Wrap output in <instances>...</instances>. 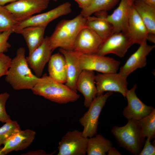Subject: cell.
<instances>
[{"mask_svg":"<svg viewBox=\"0 0 155 155\" xmlns=\"http://www.w3.org/2000/svg\"><path fill=\"white\" fill-rule=\"evenodd\" d=\"M88 138L78 130L67 131L59 143L57 155H86Z\"/></svg>","mask_w":155,"mask_h":155,"instance_id":"cell-9","label":"cell"},{"mask_svg":"<svg viewBox=\"0 0 155 155\" xmlns=\"http://www.w3.org/2000/svg\"><path fill=\"white\" fill-rule=\"evenodd\" d=\"M46 26H31L25 27L15 33L21 34L27 44L29 53H31L42 42Z\"/></svg>","mask_w":155,"mask_h":155,"instance_id":"cell-22","label":"cell"},{"mask_svg":"<svg viewBox=\"0 0 155 155\" xmlns=\"http://www.w3.org/2000/svg\"><path fill=\"white\" fill-rule=\"evenodd\" d=\"M145 141L144 146L139 155H153L155 154V147L150 142V139L147 137Z\"/></svg>","mask_w":155,"mask_h":155,"instance_id":"cell-33","label":"cell"},{"mask_svg":"<svg viewBox=\"0 0 155 155\" xmlns=\"http://www.w3.org/2000/svg\"><path fill=\"white\" fill-rule=\"evenodd\" d=\"M111 131L121 146L133 154L139 155L145 137L137 121L128 120L127 123L123 126H114Z\"/></svg>","mask_w":155,"mask_h":155,"instance_id":"cell-4","label":"cell"},{"mask_svg":"<svg viewBox=\"0 0 155 155\" xmlns=\"http://www.w3.org/2000/svg\"><path fill=\"white\" fill-rule=\"evenodd\" d=\"M71 11V3L68 2H65L47 11L32 16L18 22L14 30V32L29 26H46L53 20L61 16L69 14Z\"/></svg>","mask_w":155,"mask_h":155,"instance_id":"cell-7","label":"cell"},{"mask_svg":"<svg viewBox=\"0 0 155 155\" xmlns=\"http://www.w3.org/2000/svg\"><path fill=\"white\" fill-rule=\"evenodd\" d=\"M136 50L129 58L125 64L120 69L119 73L127 78L138 68L145 67L147 64L146 57L155 48V45L148 44L147 41L140 44Z\"/></svg>","mask_w":155,"mask_h":155,"instance_id":"cell-16","label":"cell"},{"mask_svg":"<svg viewBox=\"0 0 155 155\" xmlns=\"http://www.w3.org/2000/svg\"><path fill=\"white\" fill-rule=\"evenodd\" d=\"M143 136L151 140L155 135V109L149 115L137 121Z\"/></svg>","mask_w":155,"mask_h":155,"instance_id":"cell-27","label":"cell"},{"mask_svg":"<svg viewBox=\"0 0 155 155\" xmlns=\"http://www.w3.org/2000/svg\"><path fill=\"white\" fill-rule=\"evenodd\" d=\"M120 0H93L87 8L82 9L80 14L87 18L92 14L111 9L119 2Z\"/></svg>","mask_w":155,"mask_h":155,"instance_id":"cell-26","label":"cell"},{"mask_svg":"<svg viewBox=\"0 0 155 155\" xmlns=\"http://www.w3.org/2000/svg\"><path fill=\"white\" fill-rule=\"evenodd\" d=\"M103 41L92 30L85 27L78 35L73 51L83 54L96 53Z\"/></svg>","mask_w":155,"mask_h":155,"instance_id":"cell-15","label":"cell"},{"mask_svg":"<svg viewBox=\"0 0 155 155\" xmlns=\"http://www.w3.org/2000/svg\"><path fill=\"white\" fill-rule=\"evenodd\" d=\"M25 52L23 47L17 49L16 56L12 59L6 75V81L15 90H31L39 78L30 70L25 56Z\"/></svg>","mask_w":155,"mask_h":155,"instance_id":"cell-1","label":"cell"},{"mask_svg":"<svg viewBox=\"0 0 155 155\" xmlns=\"http://www.w3.org/2000/svg\"><path fill=\"white\" fill-rule=\"evenodd\" d=\"M49 76L56 81L65 84L67 66L65 58L61 53L52 55L48 62Z\"/></svg>","mask_w":155,"mask_h":155,"instance_id":"cell-21","label":"cell"},{"mask_svg":"<svg viewBox=\"0 0 155 155\" xmlns=\"http://www.w3.org/2000/svg\"><path fill=\"white\" fill-rule=\"evenodd\" d=\"M127 78L117 72L98 73L95 76L96 96L103 94L105 92H114L120 93L125 98L128 90Z\"/></svg>","mask_w":155,"mask_h":155,"instance_id":"cell-10","label":"cell"},{"mask_svg":"<svg viewBox=\"0 0 155 155\" xmlns=\"http://www.w3.org/2000/svg\"><path fill=\"white\" fill-rule=\"evenodd\" d=\"M106 11L96 13L97 16H89L87 18L85 27L94 32L104 41L112 34V25L104 18Z\"/></svg>","mask_w":155,"mask_h":155,"instance_id":"cell-20","label":"cell"},{"mask_svg":"<svg viewBox=\"0 0 155 155\" xmlns=\"http://www.w3.org/2000/svg\"><path fill=\"white\" fill-rule=\"evenodd\" d=\"M137 87V84H135L131 89L128 90L126 94L128 104L123 113L128 120L138 121L148 115L154 109L144 104L137 97L135 92Z\"/></svg>","mask_w":155,"mask_h":155,"instance_id":"cell-13","label":"cell"},{"mask_svg":"<svg viewBox=\"0 0 155 155\" xmlns=\"http://www.w3.org/2000/svg\"><path fill=\"white\" fill-rule=\"evenodd\" d=\"M18 0H0V5L4 6L6 4L8 3H12Z\"/></svg>","mask_w":155,"mask_h":155,"instance_id":"cell-39","label":"cell"},{"mask_svg":"<svg viewBox=\"0 0 155 155\" xmlns=\"http://www.w3.org/2000/svg\"><path fill=\"white\" fill-rule=\"evenodd\" d=\"M147 40H148L154 43L155 42V34L148 33L147 36Z\"/></svg>","mask_w":155,"mask_h":155,"instance_id":"cell-37","label":"cell"},{"mask_svg":"<svg viewBox=\"0 0 155 155\" xmlns=\"http://www.w3.org/2000/svg\"><path fill=\"white\" fill-rule=\"evenodd\" d=\"M24 155H50L48 154L45 151L42 150H39L35 151H30L28 152Z\"/></svg>","mask_w":155,"mask_h":155,"instance_id":"cell-35","label":"cell"},{"mask_svg":"<svg viewBox=\"0 0 155 155\" xmlns=\"http://www.w3.org/2000/svg\"><path fill=\"white\" fill-rule=\"evenodd\" d=\"M50 0H18L4 6L18 21L41 12L48 7Z\"/></svg>","mask_w":155,"mask_h":155,"instance_id":"cell-11","label":"cell"},{"mask_svg":"<svg viewBox=\"0 0 155 155\" xmlns=\"http://www.w3.org/2000/svg\"><path fill=\"white\" fill-rule=\"evenodd\" d=\"M18 22L14 16L4 6L0 5V32L9 30L14 31Z\"/></svg>","mask_w":155,"mask_h":155,"instance_id":"cell-28","label":"cell"},{"mask_svg":"<svg viewBox=\"0 0 155 155\" xmlns=\"http://www.w3.org/2000/svg\"><path fill=\"white\" fill-rule=\"evenodd\" d=\"M112 144L109 140L100 134L88 138L86 154L88 155H105Z\"/></svg>","mask_w":155,"mask_h":155,"instance_id":"cell-25","label":"cell"},{"mask_svg":"<svg viewBox=\"0 0 155 155\" xmlns=\"http://www.w3.org/2000/svg\"><path fill=\"white\" fill-rule=\"evenodd\" d=\"M59 51L64 57L66 63L67 81L65 84L70 89L77 92L76 82L82 71L79 67L71 50L60 48Z\"/></svg>","mask_w":155,"mask_h":155,"instance_id":"cell-23","label":"cell"},{"mask_svg":"<svg viewBox=\"0 0 155 155\" xmlns=\"http://www.w3.org/2000/svg\"><path fill=\"white\" fill-rule=\"evenodd\" d=\"M9 96L7 92L0 94V121L2 123H5L11 119L5 109L6 103Z\"/></svg>","mask_w":155,"mask_h":155,"instance_id":"cell-30","label":"cell"},{"mask_svg":"<svg viewBox=\"0 0 155 155\" xmlns=\"http://www.w3.org/2000/svg\"><path fill=\"white\" fill-rule=\"evenodd\" d=\"M33 93L60 104L77 101L80 95L65 84L58 82L46 74L39 78L31 90Z\"/></svg>","mask_w":155,"mask_h":155,"instance_id":"cell-3","label":"cell"},{"mask_svg":"<svg viewBox=\"0 0 155 155\" xmlns=\"http://www.w3.org/2000/svg\"><path fill=\"white\" fill-rule=\"evenodd\" d=\"M87 18L80 13L73 19L60 22L49 37L51 47L53 51L58 48L73 50L79 33L85 27Z\"/></svg>","mask_w":155,"mask_h":155,"instance_id":"cell-2","label":"cell"},{"mask_svg":"<svg viewBox=\"0 0 155 155\" xmlns=\"http://www.w3.org/2000/svg\"><path fill=\"white\" fill-rule=\"evenodd\" d=\"M36 135V132L31 129L20 130L9 137L3 144L2 151L4 155L12 151L24 150L32 143Z\"/></svg>","mask_w":155,"mask_h":155,"instance_id":"cell-18","label":"cell"},{"mask_svg":"<svg viewBox=\"0 0 155 155\" xmlns=\"http://www.w3.org/2000/svg\"><path fill=\"white\" fill-rule=\"evenodd\" d=\"M94 71L83 70L80 73L76 84V88L84 98V105L88 108L97 94Z\"/></svg>","mask_w":155,"mask_h":155,"instance_id":"cell-17","label":"cell"},{"mask_svg":"<svg viewBox=\"0 0 155 155\" xmlns=\"http://www.w3.org/2000/svg\"><path fill=\"white\" fill-rule=\"evenodd\" d=\"M113 94L112 92L97 96L94 99L86 112L79 120L83 127L82 133L86 137L95 135L97 133L100 114L108 97Z\"/></svg>","mask_w":155,"mask_h":155,"instance_id":"cell-6","label":"cell"},{"mask_svg":"<svg viewBox=\"0 0 155 155\" xmlns=\"http://www.w3.org/2000/svg\"><path fill=\"white\" fill-rule=\"evenodd\" d=\"M134 44L127 32L115 33L103 41L96 54L105 56L107 54L113 53L121 58Z\"/></svg>","mask_w":155,"mask_h":155,"instance_id":"cell-8","label":"cell"},{"mask_svg":"<svg viewBox=\"0 0 155 155\" xmlns=\"http://www.w3.org/2000/svg\"><path fill=\"white\" fill-rule=\"evenodd\" d=\"M133 6L148 33L155 34V7L147 4L142 0H135Z\"/></svg>","mask_w":155,"mask_h":155,"instance_id":"cell-24","label":"cell"},{"mask_svg":"<svg viewBox=\"0 0 155 155\" xmlns=\"http://www.w3.org/2000/svg\"><path fill=\"white\" fill-rule=\"evenodd\" d=\"M2 147H0V155H4L2 151Z\"/></svg>","mask_w":155,"mask_h":155,"instance_id":"cell-40","label":"cell"},{"mask_svg":"<svg viewBox=\"0 0 155 155\" xmlns=\"http://www.w3.org/2000/svg\"><path fill=\"white\" fill-rule=\"evenodd\" d=\"M11 60L9 56L4 53L0 54V77L6 75Z\"/></svg>","mask_w":155,"mask_h":155,"instance_id":"cell-32","label":"cell"},{"mask_svg":"<svg viewBox=\"0 0 155 155\" xmlns=\"http://www.w3.org/2000/svg\"><path fill=\"white\" fill-rule=\"evenodd\" d=\"M80 69L96 71L102 73H117L120 62L112 57L96 53L83 54L71 50Z\"/></svg>","mask_w":155,"mask_h":155,"instance_id":"cell-5","label":"cell"},{"mask_svg":"<svg viewBox=\"0 0 155 155\" xmlns=\"http://www.w3.org/2000/svg\"><path fill=\"white\" fill-rule=\"evenodd\" d=\"M127 32L135 44H140L147 41L148 33V30L133 5L128 20Z\"/></svg>","mask_w":155,"mask_h":155,"instance_id":"cell-19","label":"cell"},{"mask_svg":"<svg viewBox=\"0 0 155 155\" xmlns=\"http://www.w3.org/2000/svg\"><path fill=\"white\" fill-rule=\"evenodd\" d=\"M49 43V37L46 36L41 43L26 57L30 67L36 76L40 78L53 52Z\"/></svg>","mask_w":155,"mask_h":155,"instance_id":"cell-12","label":"cell"},{"mask_svg":"<svg viewBox=\"0 0 155 155\" xmlns=\"http://www.w3.org/2000/svg\"><path fill=\"white\" fill-rule=\"evenodd\" d=\"M21 130L20 125L15 121L11 119L0 128V147L11 135Z\"/></svg>","mask_w":155,"mask_h":155,"instance_id":"cell-29","label":"cell"},{"mask_svg":"<svg viewBox=\"0 0 155 155\" xmlns=\"http://www.w3.org/2000/svg\"><path fill=\"white\" fill-rule=\"evenodd\" d=\"M78 4L82 9L88 7L91 4L93 0H74Z\"/></svg>","mask_w":155,"mask_h":155,"instance_id":"cell-34","label":"cell"},{"mask_svg":"<svg viewBox=\"0 0 155 155\" xmlns=\"http://www.w3.org/2000/svg\"><path fill=\"white\" fill-rule=\"evenodd\" d=\"M108 155H121L119 151L115 147H111L109 150L108 152Z\"/></svg>","mask_w":155,"mask_h":155,"instance_id":"cell-36","label":"cell"},{"mask_svg":"<svg viewBox=\"0 0 155 155\" xmlns=\"http://www.w3.org/2000/svg\"><path fill=\"white\" fill-rule=\"evenodd\" d=\"M119 5L111 15L104 16L105 19L112 26V34L127 32L128 20L135 0H120Z\"/></svg>","mask_w":155,"mask_h":155,"instance_id":"cell-14","label":"cell"},{"mask_svg":"<svg viewBox=\"0 0 155 155\" xmlns=\"http://www.w3.org/2000/svg\"><path fill=\"white\" fill-rule=\"evenodd\" d=\"M14 32L12 30L5 31L0 32V54L7 51L11 47L8 40L11 34Z\"/></svg>","mask_w":155,"mask_h":155,"instance_id":"cell-31","label":"cell"},{"mask_svg":"<svg viewBox=\"0 0 155 155\" xmlns=\"http://www.w3.org/2000/svg\"><path fill=\"white\" fill-rule=\"evenodd\" d=\"M52 0L54 1H57V0Z\"/></svg>","mask_w":155,"mask_h":155,"instance_id":"cell-41","label":"cell"},{"mask_svg":"<svg viewBox=\"0 0 155 155\" xmlns=\"http://www.w3.org/2000/svg\"><path fill=\"white\" fill-rule=\"evenodd\" d=\"M147 4L155 7V0H142Z\"/></svg>","mask_w":155,"mask_h":155,"instance_id":"cell-38","label":"cell"}]
</instances>
